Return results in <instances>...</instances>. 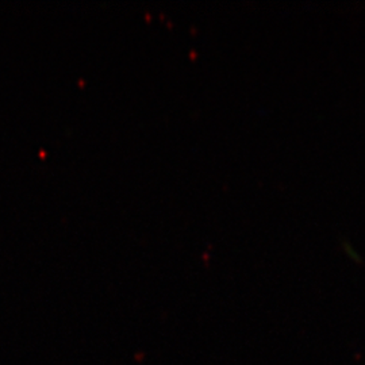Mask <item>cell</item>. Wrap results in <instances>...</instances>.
<instances>
[]
</instances>
